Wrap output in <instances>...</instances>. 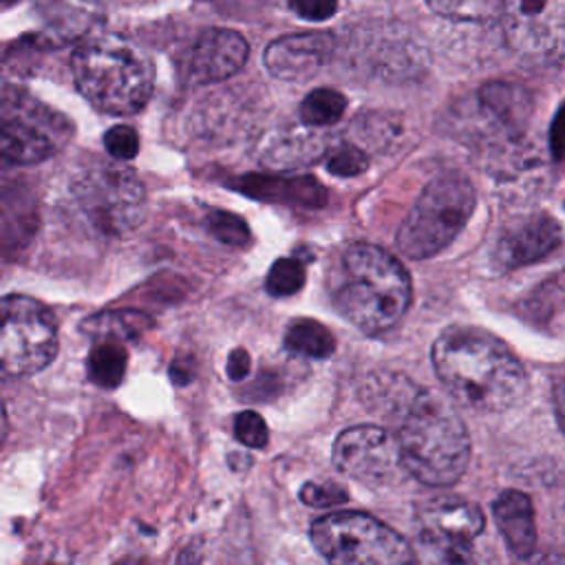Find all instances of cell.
Returning <instances> with one entry per match:
<instances>
[{"label":"cell","instance_id":"8992f818","mask_svg":"<svg viewBox=\"0 0 565 565\" xmlns=\"http://www.w3.org/2000/svg\"><path fill=\"white\" fill-rule=\"evenodd\" d=\"M311 543L327 561L344 565H393L415 558L404 536L364 512L320 516L311 525Z\"/></svg>","mask_w":565,"mask_h":565},{"label":"cell","instance_id":"484cf974","mask_svg":"<svg viewBox=\"0 0 565 565\" xmlns=\"http://www.w3.org/2000/svg\"><path fill=\"white\" fill-rule=\"evenodd\" d=\"M305 285V265L298 258H278L265 278V289L274 298H287Z\"/></svg>","mask_w":565,"mask_h":565},{"label":"cell","instance_id":"277c9868","mask_svg":"<svg viewBox=\"0 0 565 565\" xmlns=\"http://www.w3.org/2000/svg\"><path fill=\"white\" fill-rule=\"evenodd\" d=\"M77 90L102 113L135 115L154 88L150 57L130 40L117 33H102L84 40L71 57Z\"/></svg>","mask_w":565,"mask_h":565},{"label":"cell","instance_id":"52a82bcc","mask_svg":"<svg viewBox=\"0 0 565 565\" xmlns=\"http://www.w3.org/2000/svg\"><path fill=\"white\" fill-rule=\"evenodd\" d=\"M73 196L90 225L108 236L130 234L146 216V188L135 170L117 163H93L84 168Z\"/></svg>","mask_w":565,"mask_h":565},{"label":"cell","instance_id":"d590c367","mask_svg":"<svg viewBox=\"0 0 565 565\" xmlns=\"http://www.w3.org/2000/svg\"><path fill=\"white\" fill-rule=\"evenodd\" d=\"M210 2H221V0H210Z\"/></svg>","mask_w":565,"mask_h":565},{"label":"cell","instance_id":"f546056e","mask_svg":"<svg viewBox=\"0 0 565 565\" xmlns=\"http://www.w3.org/2000/svg\"><path fill=\"white\" fill-rule=\"evenodd\" d=\"M234 437L247 448H263L269 439L267 424L256 411H243L234 419Z\"/></svg>","mask_w":565,"mask_h":565},{"label":"cell","instance_id":"8fae6325","mask_svg":"<svg viewBox=\"0 0 565 565\" xmlns=\"http://www.w3.org/2000/svg\"><path fill=\"white\" fill-rule=\"evenodd\" d=\"M335 468L371 488L395 486L406 472L399 439L382 426H351L333 441Z\"/></svg>","mask_w":565,"mask_h":565},{"label":"cell","instance_id":"7402d4cb","mask_svg":"<svg viewBox=\"0 0 565 565\" xmlns=\"http://www.w3.org/2000/svg\"><path fill=\"white\" fill-rule=\"evenodd\" d=\"M128 366V353L124 349V342L117 340H99L86 360L88 380L102 388H117L124 382Z\"/></svg>","mask_w":565,"mask_h":565},{"label":"cell","instance_id":"cb8c5ba5","mask_svg":"<svg viewBox=\"0 0 565 565\" xmlns=\"http://www.w3.org/2000/svg\"><path fill=\"white\" fill-rule=\"evenodd\" d=\"M347 110V99L335 88H316L311 90L298 108L300 121L309 128H324L342 119Z\"/></svg>","mask_w":565,"mask_h":565},{"label":"cell","instance_id":"9c48e42d","mask_svg":"<svg viewBox=\"0 0 565 565\" xmlns=\"http://www.w3.org/2000/svg\"><path fill=\"white\" fill-rule=\"evenodd\" d=\"M57 322L46 305L31 296L2 298L0 362L7 375L40 373L57 355Z\"/></svg>","mask_w":565,"mask_h":565},{"label":"cell","instance_id":"ffe728a7","mask_svg":"<svg viewBox=\"0 0 565 565\" xmlns=\"http://www.w3.org/2000/svg\"><path fill=\"white\" fill-rule=\"evenodd\" d=\"M324 137L309 130H278L263 143V161L269 166H298L316 161L324 150Z\"/></svg>","mask_w":565,"mask_h":565},{"label":"cell","instance_id":"d6986e66","mask_svg":"<svg viewBox=\"0 0 565 565\" xmlns=\"http://www.w3.org/2000/svg\"><path fill=\"white\" fill-rule=\"evenodd\" d=\"M477 99H479L481 110L508 130H519L532 110V99H530L527 90L523 86L510 84V82L483 84L479 88Z\"/></svg>","mask_w":565,"mask_h":565},{"label":"cell","instance_id":"44dd1931","mask_svg":"<svg viewBox=\"0 0 565 565\" xmlns=\"http://www.w3.org/2000/svg\"><path fill=\"white\" fill-rule=\"evenodd\" d=\"M152 327L150 316L137 309H115L90 316L84 322V329L97 340H117V342H132L141 338Z\"/></svg>","mask_w":565,"mask_h":565},{"label":"cell","instance_id":"836d02e7","mask_svg":"<svg viewBox=\"0 0 565 565\" xmlns=\"http://www.w3.org/2000/svg\"><path fill=\"white\" fill-rule=\"evenodd\" d=\"M554 411H556L561 430L565 433V371L558 375V380L554 384Z\"/></svg>","mask_w":565,"mask_h":565},{"label":"cell","instance_id":"5b68a950","mask_svg":"<svg viewBox=\"0 0 565 565\" xmlns=\"http://www.w3.org/2000/svg\"><path fill=\"white\" fill-rule=\"evenodd\" d=\"M475 205L477 192L468 177L448 172L430 179L399 225V252L413 260L439 254L466 227Z\"/></svg>","mask_w":565,"mask_h":565},{"label":"cell","instance_id":"30bf717a","mask_svg":"<svg viewBox=\"0 0 565 565\" xmlns=\"http://www.w3.org/2000/svg\"><path fill=\"white\" fill-rule=\"evenodd\" d=\"M415 519L422 558L437 563L470 561L472 541L486 525L481 508L455 494L424 499L415 508Z\"/></svg>","mask_w":565,"mask_h":565},{"label":"cell","instance_id":"f1b7e54d","mask_svg":"<svg viewBox=\"0 0 565 565\" xmlns=\"http://www.w3.org/2000/svg\"><path fill=\"white\" fill-rule=\"evenodd\" d=\"M104 148L115 161H128L135 159L139 152V135L132 126H113L104 135Z\"/></svg>","mask_w":565,"mask_h":565},{"label":"cell","instance_id":"7a4b0ae2","mask_svg":"<svg viewBox=\"0 0 565 565\" xmlns=\"http://www.w3.org/2000/svg\"><path fill=\"white\" fill-rule=\"evenodd\" d=\"M413 298L411 276L404 265L373 243L347 245L333 267V307L364 333L393 327Z\"/></svg>","mask_w":565,"mask_h":565},{"label":"cell","instance_id":"9a60e30c","mask_svg":"<svg viewBox=\"0 0 565 565\" xmlns=\"http://www.w3.org/2000/svg\"><path fill=\"white\" fill-rule=\"evenodd\" d=\"M247 40L232 29H205L188 55V77L194 84H212L232 77L247 62Z\"/></svg>","mask_w":565,"mask_h":565},{"label":"cell","instance_id":"1f68e13d","mask_svg":"<svg viewBox=\"0 0 565 565\" xmlns=\"http://www.w3.org/2000/svg\"><path fill=\"white\" fill-rule=\"evenodd\" d=\"M289 9L309 22H324L338 11V0H287Z\"/></svg>","mask_w":565,"mask_h":565},{"label":"cell","instance_id":"6da1fadb","mask_svg":"<svg viewBox=\"0 0 565 565\" xmlns=\"http://www.w3.org/2000/svg\"><path fill=\"white\" fill-rule=\"evenodd\" d=\"M430 360L439 382L466 408L503 413L521 404L530 382L525 366L494 333L479 327H448L433 349Z\"/></svg>","mask_w":565,"mask_h":565},{"label":"cell","instance_id":"3957f363","mask_svg":"<svg viewBox=\"0 0 565 565\" xmlns=\"http://www.w3.org/2000/svg\"><path fill=\"white\" fill-rule=\"evenodd\" d=\"M406 472L430 488L459 481L470 461V435L459 413L439 395L417 388L397 430Z\"/></svg>","mask_w":565,"mask_h":565},{"label":"cell","instance_id":"7c38bea8","mask_svg":"<svg viewBox=\"0 0 565 565\" xmlns=\"http://www.w3.org/2000/svg\"><path fill=\"white\" fill-rule=\"evenodd\" d=\"M501 24L508 46L530 62L565 55V0H503Z\"/></svg>","mask_w":565,"mask_h":565},{"label":"cell","instance_id":"83f0119b","mask_svg":"<svg viewBox=\"0 0 565 565\" xmlns=\"http://www.w3.org/2000/svg\"><path fill=\"white\" fill-rule=\"evenodd\" d=\"M300 501L311 505V508H320V510H327V508H335L340 503H344L349 499L347 494V488L335 483V481H322V483H316V481H309L300 488Z\"/></svg>","mask_w":565,"mask_h":565},{"label":"cell","instance_id":"4fadbf2b","mask_svg":"<svg viewBox=\"0 0 565 565\" xmlns=\"http://www.w3.org/2000/svg\"><path fill=\"white\" fill-rule=\"evenodd\" d=\"M335 51V40L327 31L291 33L274 40L263 62L267 71L285 82H305L329 64Z\"/></svg>","mask_w":565,"mask_h":565},{"label":"cell","instance_id":"5bb4252c","mask_svg":"<svg viewBox=\"0 0 565 565\" xmlns=\"http://www.w3.org/2000/svg\"><path fill=\"white\" fill-rule=\"evenodd\" d=\"M561 243V225L543 212L512 221L499 236L494 263L501 269H514L536 263L552 254Z\"/></svg>","mask_w":565,"mask_h":565},{"label":"cell","instance_id":"ac0fdd59","mask_svg":"<svg viewBox=\"0 0 565 565\" xmlns=\"http://www.w3.org/2000/svg\"><path fill=\"white\" fill-rule=\"evenodd\" d=\"M247 196L276 201L285 205L320 207L327 201L324 188L311 177H278V174H245L232 183Z\"/></svg>","mask_w":565,"mask_h":565},{"label":"cell","instance_id":"2e32d148","mask_svg":"<svg viewBox=\"0 0 565 565\" xmlns=\"http://www.w3.org/2000/svg\"><path fill=\"white\" fill-rule=\"evenodd\" d=\"M35 13L40 18V40L62 46L86 38L104 22L102 0H38Z\"/></svg>","mask_w":565,"mask_h":565},{"label":"cell","instance_id":"d4e9b609","mask_svg":"<svg viewBox=\"0 0 565 565\" xmlns=\"http://www.w3.org/2000/svg\"><path fill=\"white\" fill-rule=\"evenodd\" d=\"M426 4L441 18L459 22H486L501 15L503 0H426Z\"/></svg>","mask_w":565,"mask_h":565},{"label":"cell","instance_id":"e575fe53","mask_svg":"<svg viewBox=\"0 0 565 565\" xmlns=\"http://www.w3.org/2000/svg\"><path fill=\"white\" fill-rule=\"evenodd\" d=\"M192 375H194L192 366L185 364L183 360H174V362L170 364V380H172L174 384L183 386V384H188V382L192 380Z\"/></svg>","mask_w":565,"mask_h":565},{"label":"cell","instance_id":"ba28073f","mask_svg":"<svg viewBox=\"0 0 565 565\" xmlns=\"http://www.w3.org/2000/svg\"><path fill=\"white\" fill-rule=\"evenodd\" d=\"M73 135V124L29 97L4 88L0 110V152L7 163H40L60 152Z\"/></svg>","mask_w":565,"mask_h":565},{"label":"cell","instance_id":"603a6c76","mask_svg":"<svg viewBox=\"0 0 565 565\" xmlns=\"http://www.w3.org/2000/svg\"><path fill=\"white\" fill-rule=\"evenodd\" d=\"M285 347L291 353L324 360L335 351V338L318 320L296 318L285 331Z\"/></svg>","mask_w":565,"mask_h":565},{"label":"cell","instance_id":"d6a6232c","mask_svg":"<svg viewBox=\"0 0 565 565\" xmlns=\"http://www.w3.org/2000/svg\"><path fill=\"white\" fill-rule=\"evenodd\" d=\"M249 366H252L249 353L245 349H234L227 358V377L234 382H241L247 377Z\"/></svg>","mask_w":565,"mask_h":565},{"label":"cell","instance_id":"e0dca14e","mask_svg":"<svg viewBox=\"0 0 565 565\" xmlns=\"http://www.w3.org/2000/svg\"><path fill=\"white\" fill-rule=\"evenodd\" d=\"M494 523L516 558H530L536 550L534 508L521 490H503L492 503Z\"/></svg>","mask_w":565,"mask_h":565},{"label":"cell","instance_id":"4dcf8cb0","mask_svg":"<svg viewBox=\"0 0 565 565\" xmlns=\"http://www.w3.org/2000/svg\"><path fill=\"white\" fill-rule=\"evenodd\" d=\"M369 168V157L355 146H342L327 159V170L335 177H358Z\"/></svg>","mask_w":565,"mask_h":565},{"label":"cell","instance_id":"4316f807","mask_svg":"<svg viewBox=\"0 0 565 565\" xmlns=\"http://www.w3.org/2000/svg\"><path fill=\"white\" fill-rule=\"evenodd\" d=\"M207 227L212 236L225 245L245 247L249 243V227L238 214H232L225 210H212L207 214Z\"/></svg>","mask_w":565,"mask_h":565}]
</instances>
